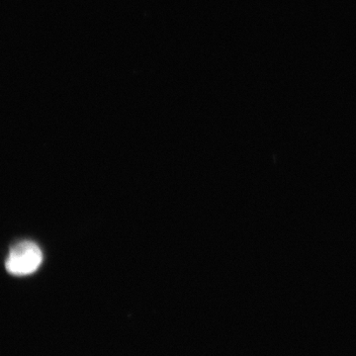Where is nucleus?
<instances>
[{
	"label": "nucleus",
	"instance_id": "f257e3e1",
	"mask_svg": "<svg viewBox=\"0 0 356 356\" xmlns=\"http://www.w3.org/2000/svg\"><path fill=\"white\" fill-rule=\"evenodd\" d=\"M43 262V252L31 241H22L9 250L6 261L7 273L14 276H27L38 270Z\"/></svg>",
	"mask_w": 356,
	"mask_h": 356
}]
</instances>
